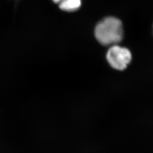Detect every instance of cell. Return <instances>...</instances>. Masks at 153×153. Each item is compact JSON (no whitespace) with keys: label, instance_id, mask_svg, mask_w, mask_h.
<instances>
[{"label":"cell","instance_id":"obj_1","mask_svg":"<svg viewBox=\"0 0 153 153\" xmlns=\"http://www.w3.org/2000/svg\"><path fill=\"white\" fill-rule=\"evenodd\" d=\"M122 22L115 17H107L99 23L95 29V35L100 44L115 45L123 38Z\"/></svg>","mask_w":153,"mask_h":153},{"label":"cell","instance_id":"obj_2","mask_svg":"<svg viewBox=\"0 0 153 153\" xmlns=\"http://www.w3.org/2000/svg\"><path fill=\"white\" fill-rule=\"evenodd\" d=\"M110 66L117 71H123L128 68L132 60L131 51L118 45H112L108 49L106 56Z\"/></svg>","mask_w":153,"mask_h":153},{"label":"cell","instance_id":"obj_3","mask_svg":"<svg viewBox=\"0 0 153 153\" xmlns=\"http://www.w3.org/2000/svg\"><path fill=\"white\" fill-rule=\"evenodd\" d=\"M81 6V0H61L59 6L61 10L65 11L77 10Z\"/></svg>","mask_w":153,"mask_h":153},{"label":"cell","instance_id":"obj_4","mask_svg":"<svg viewBox=\"0 0 153 153\" xmlns=\"http://www.w3.org/2000/svg\"><path fill=\"white\" fill-rule=\"evenodd\" d=\"M61 0H53V1L55 2V3H60V2Z\"/></svg>","mask_w":153,"mask_h":153}]
</instances>
